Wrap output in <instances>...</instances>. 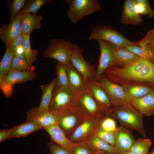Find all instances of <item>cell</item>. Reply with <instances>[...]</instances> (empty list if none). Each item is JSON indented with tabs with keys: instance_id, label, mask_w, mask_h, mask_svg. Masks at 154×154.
Returning <instances> with one entry per match:
<instances>
[{
	"instance_id": "obj_36",
	"label": "cell",
	"mask_w": 154,
	"mask_h": 154,
	"mask_svg": "<svg viewBox=\"0 0 154 154\" xmlns=\"http://www.w3.org/2000/svg\"><path fill=\"white\" fill-rule=\"evenodd\" d=\"M134 9L138 14L149 15V17L154 18V11L151 7L148 0H136Z\"/></svg>"
},
{
	"instance_id": "obj_32",
	"label": "cell",
	"mask_w": 154,
	"mask_h": 154,
	"mask_svg": "<svg viewBox=\"0 0 154 154\" xmlns=\"http://www.w3.org/2000/svg\"><path fill=\"white\" fill-rule=\"evenodd\" d=\"M56 86L60 87H70L67 77V66L58 62L56 65Z\"/></svg>"
},
{
	"instance_id": "obj_24",
	"label": "cell",
	"mask_w": 154,
	"mask_h": 154,
	"mask_svg": "<svg viewBox=\"0 0 154 154\" xmlns=\"http://www.w3.org/2000/svg\"><path fill=\"white\" fill-rule=\"evenodd\" d=\"M92 152L103 151L111 154H116L114 147L93 134L83 141Z\"/></svg>"
},
{
	"instance_id": "obj_16",
	"label": "cell",
	"mask_w": 154,
	"mask_h": 154,
	"mask_svg": "<svg viewBox=\"0 0 154 154\" xmlns=\"http://www.w3.org/2000/svg\"><path fill=\"white\" fill-rule=\"evenodd\" d=\"M114 146L116 154H125L129 152L135 139L132 133L125 127L120 126L115 131Z\"/></svg>"
},
{
	"instance_id": "obj_23",
	"label": "cell",
	"mask_w": 154,
	"mask_h": 154,
	"mask_svg": "<svg viewBox=\"0 0 154 154\" xmlns=\"http://www.w3.org/2000/svg\"><path fill=\"white\" fill-rule=\"evenodd\" d=\"M153 92L142 97L133 99L129 103L143 115H152L154 114Z\"/></svg>"
},
{
	"instance_id": "obj_15",
	"label": "cell",
	"mask_w": 154,
	"mask_h": 154,
	"mask_svg": "<svg viewBox=\"0 0 154 154\" xmlns=\"http://www.w3.org/2000/svg\"><path fill=\"white\" fill-rule=\"evenodd\" d=\"M99 82L108 95L113 106H120L125 102L123 86L110 81L103 75Z\"/></svg>"
},
{
	"instance_id": "obj_28",
	"label": "cell",
	"mask_w": 154,
	"mask_h": 154,
	"mask_svg": "<svg viewBox=\"0 0 154 154\" xmlns=\"http://www.w3.org/2000/svg\"><path fill=\"white\" fill-rule=\"evenodd\" d=\"M41 129L42 127L27 121L11 128L9 138L25 137Z\"/></svg>"
},
{
	"instance_id": "obj_42",
	"label": "cell",
	"mask_w": 154,
	"mask_h": 154,
	"mask_svg": "<svg viewBox=\"0 0 154 154\" xmlns=\"http://www.w3.org/2000/svg\"><path fill=\"white\" fill-rule=\"evenodd\" d=\"M11 129H1L0 131V142L9 139Z\"/></svg>"
},
{
	"instance_id": "obj_45",
	"label": "cell",
	"mask_w": 154,
	"mask_h": 154,
	"mask_svg": "<svg viewBox=\"0 0 154 154\" xmlns=\"http://www.w3.org/2000/svg\"><path fill=\"white\" fill-rule=\"evenodd\" d=\"M150 154H154V146L152 148V151L150 153Z\"/></svg>"
},
{
	"instance_id": "obj_40",
	"label": "cell",
	"mask_w": 154,
	"mask_h": 154,
	"mask_svg": "<svg viewBox=\"0 0 154 154\" xmlns=\"http://www.w3.org/2000/svg\"><path fill=\"white\" fill-rule=\"evenodd\" d=\"M50 154H70L65 149L53 142L47 143Z\"/></svg>"
},
{
	"instance_id": "obj_27",
	"label": "cell",
	"mask_w": 154,
	"mask_h": 154,
	"mask_svg": "<svg viewBox=\"0 0 154 154\" xmlns=\"http://www.w3.org/2000/svg\"><path fill=\"white\" fill-rule=\"evenodd\" d=\"M56 85V79L55 78L47 84L40 86L42 94L40 102L38 107L39 109L44 111H49L50 104Z\"/></svg>"
},
{
	"instance_id": "obj_12",
	"label": "cell",
	"mask_w": 154,
	"mask_h": 154,
	"mask_svg": "<svg viewBox=\"0 0 154 154\" xmlns=\"http://www.w3.org/2000/svg\"><path fill=\"white\" fill-rule=\"evenodd\" d=\"M108 116L86 118L74 131L67 137V138L74 143L82 142L88 136L93 133L103 119Z\"/></svg>"
},
{
	"instance_id": "obj_11",
	"label": "cell",
	"mask_w": 154,
	"mask_h": 154,
	"mask_svg": "<svg viewBox=\"0 0 154 154\" xmlns=\"http://www.w3.org/2000/svg\"><path fill=\"white\" fill-rule=\"evenodd\" d=\"M83 49L74 44L70 62L75 68L88 82L94 80L97 69L95 64L86 61L82 54Z\"/></svg>"
},
{
	"instance_id": "obj_2",
	"label": "cell",
	"mask_w": 154,
	"mask_h": 154,
	"mask_svg": "<svg viewBox=\"0 0 154 154\" xmlns=\"http://www.w3.org/2000/svg\"><path fill=\"white\" fill-rule=\"evenodd\" d=\"M109 115L117 119L121 126L135 130L146 137V131L143 119V115L130 103L125 101L121 105L113 106Z\"/></svg>"
},
{
	"instance_id": "obj_17",
	"label": "cell",
	"mask_w": 154,
	"mask_h": 154,
	"mask_svg": "<svg viewBox=\"0 0 154 154\" xmlns=\"http://www.w3.org/2000/svg\"><path fill=\"white\" fill-rule=\"evenodd\" d=\"M21 10L15 18L8 24H3L0 28V39L7 47L10 42L22 33L21 19Z\"/></svg>"
},
{
	"instance_id": "obj_26",
	"label": "cell",
	"mask_w": 154,
	"mask_h": 154,
	"mask_svg": "<svg viewBox=\"0 0 154 154\" xmlns=\"http://www.w3.org/2000/svg\"><path fill=\"white\" fill-rule=\"evenodd\" d=\"M139 57L129 51L126 47H117L113 54L115 65L123 66L131 63Z\"/></svg>"
},
{
	"instance_id": "obj_22",
	"label": "cell",
	"mask_w": 154,
	"mask_h": 154,
	"mask_svg": "<svg viewBox=\"0 0 154 154\" xmlns=\"http://www.w3.org/2000/svg\"><path fill=\"white\" fill-rule=\"evenodd\" d=\"M43 17L40 15L25 13L22 15L21 25L22 33L24 35H30L35 29L41 28V22Z\"/></svg>"
},
{
	"instance_id": "obj_10",
	"label": "cell",
	"mask_w": 154,
	"mask_h": 154,
	"mask_svg": "<svg viewBox=\"0 0 154 154\" xmlns=\"http://www.w3.org/2000/svg\"><path fill=\"white\" fill-rule=\"evenodd\" d=\"M100 52L99 63L94 81H99L104 72L109 67L115 65L114 52L117 46L107 41H97Z\"/></svg>"
},
{
	"instance_id": "obj_7",
	"label": "cell",
	"mask_w": 154,
	"mask_h": 154,
	"mask_svg": "<svg viewBox=\"0 0 154 154\" xmlns=\"http://www.w3.org/2000/svg\"><path fill=\"white\" fill-rule=\"evenodd\" d=\"M78 96L70 87L56 86L50 104L49 111L53 112L64 108L74 107Z\"/></svg>"
},
{
	"instance_id": "obj_35",
	"label": "cell",
	"mask_w": 154,
	"mask_h": 154,
	"mask_svg": "<svg viewBox=\"0 0 154 154\" xmlns=\"http://www.w3.org/2000/svg\"><path fill=\"white\" fill-rule=\"evenodd\" d=\"M27 0H6L10 16V22L13 21L16 17L19 11L24 6Z\"/></svg>"
},
{
	"instance_id": "obj_33",
	"label": "cell",
	"mask_w": 154,
	"mask_h": 154,
	"mask_svg": "<svg viewBox=\"0 0 154 154\" xmlns=\"http://www.w3.org/2000/svg\"><path fill=\"white\" fill-rule=\"evenodd\" d=\"M52 0H30L26 1L25 5L21 10L22 14L33 13L36 14L38 10L44 5Z\"/></svg>"
},
{
	"instance_id": "obj_37",
	"label": "cell",
	"mask_w": 154,
	"mask_h": 154,
	"mask_svg": "<svg viewBox=\"0 0 154 154\" xmlns=\"http://www.w3.org/2000/svg\"><path fill=\"white\" fill-rule=\"evenodd\" d=\"M115 132L104 130L99 126L93 134L114 147L115 143Z\"/></svg>"
},
{
	"instance_id": "obj_25",
	"label": "cell",
	"mask_w": 154,
	"mask_h": 154,
	"mask_svg": "<svg viewBox=\"0 0 154 154\" xmlns=\"http://www.w3.org/2000/svg\"><path fill=\"white\" fill-rule=\"evenodd\" d=\"M125 94V101L129 102L132 100L139 98L154 91L153 88L140 85L123 86Z\"/></svg>"
},
{
	"instance_id": "obj_9",
	"label": "cell",
	"mask_w": 154,
	"mask_h": 154,
	"mask_svg": "<svg viewBox=\"0 0 154 154\" xmlns=\"http://www.w3.org/2000/svg\"><path fill=\"white\" fill-rule=\"evenodd\" d=\"M37 76L33 71H20L11 70L0 82V87L4 95L9 97L12 94L13 85L33 80Z\"/></svg>"
},
{
	"instance_id": "obj_21",
	"label": "cell",
	"mask_w": 154,
	"mask_h": 154,
	"mask_svg": "<svg viewBox=\"0 0 154 154\" xmlns=\"http://www.w3.org/2000/svg\"><path fill=\"white\" fill-rule=\"evenodd\" d=\"M136 0H126L123 3L121 22L124 24L139 25L143 22L140 15L135 11Z\"/></svg>"
},
{
	"instance_id": "obj_20",
	"label": "cell",
	"mask_w": 154,
	"mask_h": 154,
	"mask_svg": "<svg viewBox=\"0 0 154 154\" xmlns=\"http://www.w3.org/2000/svg\"><path fill=\"white\" fill-rule=\"evenodd\" d=\"M126 48L139 57L154 63V45L147 36L138 41L135 45Z\"/></svg>"
},
{
	"instance_id": "obj_6",
	"label": "cell",
	"mask_w": 154,
	"mask_h": 154,
	"mask_svg": "<svg viewBox=\"0 0 154 154\" xmlns=\"http://www.w3.org/2000/svg\"><path fill=\"white\" fill-rule=\"evenodd\" d=\"M52 113L56 116L58 124L67 137L85 119L74 107L64 108Z\"/></svg>"
},
{
	"instance_id": "obj_47",
	"label": "cell",
	"mask_w": 154,
	"mask_h": 154,
	"mask_svg": "<svg viewBox=\"0 0 154 154\" xmlns=\"http://www.w3.org/2000/svg\"><path fill=\"white\" fill-rule=\"evenodd\" d=\"M153 99L154 100V91L153 92Z\"/></svg>"
},
{
	"instance_id": "obj_46",
	"label": "cell",
	"mask_w": 154,
	"mask_h": 154,
	"mask_svg": "<svg viewBox=\"0 0 154 154\" xmlns=\"http://www.w3.org/2000/svg\"><path fill=\"white\" fill-rule=\"evenodd\" d=\"M150 153H148V154H150ZM125 154H133V153H131L129 152H127V153H125Z\"/></svg>"
},
{
	"instance_id": "obj_14",
	"label": "cell",
	"mask_w": 154,
	"mask_h": 154,
	"mask_svg": "<svg viewBox=\"0 0 154 154\" xmlns=\"http://www.w3.org/2000/svg\"><path fill=\"white\" fill-rule=\"evenodd\" d=\"M86 91L96 100L104 111L109 114L113 106L108 95L100 82L95 81L89 82Z\"/></svg>"
},
{
	"instance_id": "obj_31",
	"label": "cell",
	"mask_w": 154,
	"mask_h": 154,
	"mask_svg": "<svg viewBox=\"0 0 154 154\" xmlns=\"http://www.w3.org/2000/svg\"><path fill=\"white\" fill-rule=\"evenodd\" d=\"M152 142L148 139H141L135 141L129 152L134 154H148Z\"/></svg>"
},
{
	"instance_id": "obj_5",
	"label": "cell",
	"mask_w": 154,
	"mask_h": 154,
	"mask_svg": "<svg viewBox=\"0 0 154 154\" xmlns=\"http://www.w3.org/2000/svg\"><path fill=\"white\" fill-rule=\"evenodd\" d=\"M74 45L69 40L52 39L42 55L45 57L54 59L61 64H66L70 61Z\"/></svg>"
},
{
	"instance_id": "obj_34",
	"label": "cell",
	"mask_w": 154,
	"mask_h": 154,
	"mask_svg": "<svg viewBox=\"0 0 154 154\" xmlns=\"http://www.w3.org/2000/svg\"><path fill=\"white\" fill-rule=\"evenodd\" d=\"M11 70L20 71H33L29 67L24 55L15 53L12 60Z\"/></svg>"
},
{
	"instance_id": "obj_48",
	"label": "cell",
	"mask_w": 154,
	"mask_h": 154,
	"mask_svg": "<svg viewBox=\"0 0 154 154\" xmlns=\"http://www.w3.org/2000/svg\"></svg>"
},
{
	"instance_id": "obj_39",
	"label": "cell",
	"mask_w": 154,
	"mask_h": 154,
	"mask_svg": "<svg viewBox=\"0 0 154 154\" xmlns=\"http://www.w3.org/2000/svg\"><path fill=\"white\" fill-rule=\"evenodd\" d=\"M93 152L84 142H81L72 148L71 154H92Z\"/></svg>"
},
{
	"instance_id": "obj_29",
	"label": "cell",
	"mask_w": 154,
	"mask_h": 154,
	"mask_svg": "<svg viewBox=\"0 0 154 154\" xmlns=\"http://www.w3.org/2000/svg\"><path fill=\"white\" fill-rule=\"evenodd\" d=\"M6 47L0 63V82L11 70L12 60L15 54L13 48L10 45H8Z\"/></svg>"
},
{
	"instance_id": "obj_8",
	"label": "cell",
	"mask_w": 154,
	"mask_h": 154,
	"mask_svg": "<svg viewBox=\"0 0 154 154\" xmlns=\"http://www.w3.org/2000/svg\"><path fill=\"white\" fill-rule=\"evenodd\" d=\"M74 107L85 118L100 117L109 115L104 111L96 100L86 91L78 94Z\"/></svg>"
},
{
	"instance_id": "obj_18",
	"label": "cell",
	"mask_w": 154,
	"mask_h": 154,
	"mask_svg": "<svg viewBox=\"0 0 154 154\" xmlns=\"http://www.w3.org/2000/svg\"><path fill=\"white\" fill-rule=\"evenodd\" d=\"M66 65L69 87L78 94L86 91L89 82L84 78L70 61Z\"/></svg>"
},
{
	"instance_id": "obj_44",
	"label": "cell",
	"mask_w": 154,
	"mask_h": 154,
	"mask_svg": "<svg viewBox=\"0 0 154 154\" xmlns=\"http://www.w3.org/2000/svg\"><path fill=\"white\" fill-rule=\"evenodd\" d=\"M92 154H111L103 151L93 152Z\"/></svg>"
},
{
	"instance_id": "obj_43",
	"label": "cell",
	"mask_w": 154,
	"mask_h": 154,
	"mask_svg": "<svg viewBox=\"0 0 154 154\" xmlns=\"http://www.w3.org/2000/svg\"><path fill=\"white\" fill-rule=\"evenodd\" d=\"M146 35L154 45V29H152L149 31Z\"/></svg>"
},
{
	"instance_id": "obj_1",
	"label": "cell",
	"mask_w": 154,
	"mask_h": 154,
	"mask_svg": "<svg viewBox=\"0 0 154 154\" xmlns=\"http://www.w3.org/2000/svg\"><path fill=\"white\" fill-rule=\"evenodd\" d=\"M102 75L110 81L122 86L140 85L154 89V63L141 57L124 66H112Z\"/></svg>"
},
{
	"instance_id": "obj_3",
	"label": "cell",
	"mask_w": 154,
	"mask_h": 154,
	"mask_svg": "<svg viewBox=\"0 0 154 154\" xmlns=\"http://www.w3.org/2000/svg\"><path fill=\"white\" fill-rule=\"evenodd\" d=\"M68 8L66 14L70 22L76 23L83 17L90 15L101 9L97 0H65Z\"/></svg>"
},
{
	"instance_id": "obj_41",
	"label": "cell",
	"mask_w": 154,
	"mask_h": 154,
	"mask_svg": "<svg viewBox=\"0 0 154 154\" xmlns=\"http://www.w3.org/2000/svg\"><path fill=\"white\" fill-rule=\"evenodd\" d=\"M23 37L24 35L22 33L13 39L9 45L13 48L23 47Z\"/></svg>"
},
{
	"instance_id": "obj_19",
	"label": "cell",
	"mask_w": 154,
	"mask_h": 154,
	"mask_svg": "<svg viewBox=\"0 0 154 154\" xmlns=\"http://www.w3.org/2000/svg\"><path fill=\"white\" fill-rule=\"evenodd\" d=\"M43 129L49 134L51 141L65 149L71 154L72 148L77 143H74L68 139L58 124H55Z\"/></svg>"
},
{
	"instance_id": "obj_4",
	"label": "cell",
	"mask_w": 154,
	"mask_h": 154,
	"mask_svg": "<svg viewBox=\"0 0 154 154\" xmlns=\"http://www.w3.org/2000/svg\"><path fill=\"white\" fill-rule=\"evenodd\" d=\"M88 39L97 41L103 40L110 42L119 47L135 45L137 42L129 40L116 29L104 25L96 26L92 29Z\"/></svg>"
},
{
	"instance_id": "obj_30",
	"label": "cell",
	"mask_w": 154,
	"mask_h": 154,
	"mask_svg": "<svg viewBox=\"0 0 154 154\" xmlns=\"http://www.w3.org/2000/svg\"><path fill=\"white\" fill-rule=\"evenodd\" d=\"M23 55L27 63L31 69L33 62L37 60L38 52L37 49H33L31 46L30 35H24L23 44Z\"/></svg>"
},
{
	"instance_id": "obj_13",
	"label": "cell",
	"mask_w": 154,
	"mask_h": 154,
	"mask_svg": "<svg viewBox=\"0 0 154 154\" xmlns=\"http://www.w3.org/2000/svg\"><path fill=\"white\" fill-rule=\"evenodd\" d=\"M26 114L27 121L42 127V129L58 124V118L54 114L38 107L33 108L27 112Z\"/></svg>"
},
{
	"instance_id": "obj_38",
	"label": "cell",
	"mask_w": 154,
	"mask_h": 154,
	"mask_svg": "<svg viewBox=\"0 0 154 154\" xmlns=\"http://www.w3.org/2000/svg\"><path fill=\"white\" fill-rule=\"evenodd\" d=\"M99 127L104 130L111 132L116 131L117 128L115 121L109 116H106L103 119Z\"/></svg>"
}]
</instances>
